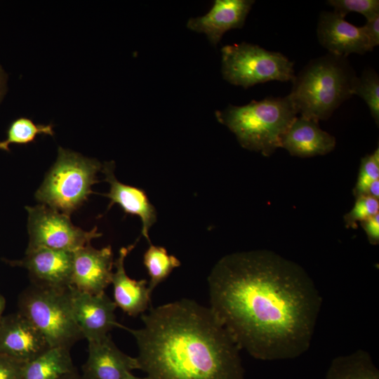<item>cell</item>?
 <instances>
[{
  "mask_svg": "<svg viewBox=\"0 0 379 379\" xmlns=\"http://www.w3.org/2000/svg\"><path fill=\"white\" fill-rule=\"evenodd\" d=\"M210 308L239 349L263 361L307 352L322 298L298 263L269 250L220 258L208 277Z\"/></svg>",
  "mask_w": 379,
  "mask_h": 379,
  "instance_id": "1",
  "label": "cell"
},
{
  "mask_svg": "<svg viewBox=\"0 0 379 379\" xmlns=\"http://www.w3.org/2000/svg\"><path fill=\"white\" fill-rule=\"evenodd\" d=\"M131 329L150 379H244L241 350L210 307L182 298L142 314Z\"/></svg>",
  "mask_w": 379,
  "mask_h": 379,
  "instance_id": "2",
  "label": "cell"
},
{
  "mask_svg": "<svg viewBox=\"0 0 379 379\" xmlns=\"http://www.w3.org/2000/svg\"><path fill=\"white\" fill-rule=\"evenodd\" d=\"M357 77L347 58L328 53L304 67L288 95L301 117L318 123L353 95Z\"/></svg>",
  "mask_w": 379,
  "mask_h": 379,
  "instance_id": "3",
  "label": "cell"
},
{
  "mask_svg": "<svg viewBox=\"0 0 379 379\" xmlns=\"http://www.w3.org/2000/svg\"><path fill=\"white\" fill-rule=\"evenodd\" d=\"M298 114L288 95L252 100L242 106L228 105L215 111V116L242 147L270 157L281 147V138Z\"/></svg>",
  "mask_w": 379,
  "mask_h": 379,
  "instance_id": "4",
  "label": "cell"
},
{
  "mask_svg": "<svg viewBox=\"0 0 379 379\" xmlns=\"http://www.w3.org/2000/svg\"><path fill=\"white\" fill-rule=\"evenodd\" d=\"M102 164L97 159L58 147L57 159L35 193L36 200L69 215L93 193Z\"/></svg>",
  "mask_w": 379,
  "mask_h": 379,
  "instance_id": "5",
  "label": "cell"
},
{
  "mask_svg": "<svg viewBox=\"0 0 379 379\" xmlns=\"http://www.w3.org/2000/svg\"><path fill=\"white\" fill-rule=\"evenodd\" d=\"M68 290L32 284L19 298V312L41 331L51 347L70 349L84 338L72 313Z\"/></svg>",
  "mask_w": 379,
  "mask_h": 379,
  "instance_id": "6",
  "label": "cell"
},
{
  "mask_svg": "<svg viewBox=\"0 0 379 379\" xmlns=\"http://www.w3.org/2000/svg\"><path fill=\"white\" fill-rule=\"evenodd\" d=\"M222 78L244 88L270 81H293V62L279 52L241 42L221 48Z\"/></svg>",
  "mask_w": 379,
  "mask_h": 379,
  "instance_id": "7",
  "label": "cell"
},
{
  "mask_svg": "<svg viewBox=\"0 0 379 379\" xmlns=\"http://www.w3.org/2000/svg\"><path fill=\"white\" fill-rule=\"evenodd\" d=\"M28 214L27 248H48L74 252L91 244L93 239L102 236L97 227L86 231L75 226L69 215L46 205L25 206Z\"/></svg>",
  "mask_w": 379,
  "mask_h": 379,
  "instance_id": "8",
  "label": "cell"
},
{
  "mask_svg": "<svg viewBox=\"0 0 379 379\" xmlns=\"http://www.w3.org/2000/svg\"><path fill=\"white\" fill-rule=\"evenodd\" d=\"M68 291L74 317L88 342L100 339L120 326L114 313L117 306L105 292L91 294L72 286Z\"/></svg>",
  "mask_w": 379,
  "mask_h": 379,
  "instance_id": "9",
  "label": "cell"
},
{
  "mask_svg": "<svg viewBox=\"0 0 379 379\" xmlns=\"http://www.w3.org/2000/svg\"><path fill=\"white\" fill-rule=\"evenodd\" d=\"M73 252L48 248H27L21 260H8L12 266L25 268L32 284L67 288L72 286Z\"/></svg>",
  "mask_w": 379,
  "mask_h": 379,
  "instance_id": "10",
  "label": "cell"
},
{
  "mask_svg": "<svg viewBox=\"0 0 379 379\" xmlns=\"http://www.w3.org/2000/svg\"><path fill=\"white\" fill-rule=\"evenodd\" d=\"M34 324L18 312L3 317L0 323V353L23 362L50 348Z\"/></svg>",
  "mask_w": 379,
  "mask_h": 379,
  "instance_id": "11",
  "label": "cell"
},
{
  "mask_svg": "<svg viewBox=\"0 0 379 379\" xmlns=\"http://www.w3.org/2000/svg\"><path fill=\"white\" fill-rule=\"evenodd\" d=\"M113 265L111 246H83L73 252L72 286L91 294L102 293L111 284Z\"/></svg>",
  "mask_w": 379,
  "mask_h": 379,
  "instance_id": "12",
  "label": "cell"
},
{
  "mask_svg": "<svg viewBox=\"0 0 379 379\" xmlns=\"http://www.w3.org/2000/svg\"><path fill=\"white\" fill-rule=\"evenodd\" d=\"M317 35L320 45L337 56L347 58L352 53L363 55L373 51L362 27L348 22L334 11L321 13Z\"/></svg>",
  "mask_w": 379,
  "mask_h": 379,
  "instance_id": "13",
  "label": "cell"
},
{
  "mask_svg": "<svg viewBox=\"0 0 379 379\" xmlns=\"http://www.w3.org/2000/svg\"><path fill=\"white\" fill-rule=\"evenodd\" d=\"M254 3L253 0H215L206 14L190 18L186 26L206 34L211 44L215 46L225 32L243 27Z\"/></svg>",
  "mask_w": 379,
  "mask_h": 379,
  "instance_id": "14",
  "label": "cell"
},
{
  "mask_svg": "<svg viewBox=\"0 0 379 379\" xmlns=\"http://www.w3.org/2000/svg\"><path fill=\"white\" fill-rule=\"evenodd\" d=\"M134 369H140L136 357L121 352L109 335L88 342V357L82 366L84 379H124Z\"/></svg>",
  "mask_w": 379,
  "mask_h": 379,
  "instance_id": "15",
  "label": "cell"
},
{
  "mask_svg": "<svg viewBox=\"0 0 379 379\" xmlns=\"http://www.w3.org/2000/svg\"><path fill=\"white\" fill-rule=\"evenodd\" d=\"M114 169L113 161L102 164L101 171L109 185V192L103 194L110 201L107 211L117 204L125 213L138 216L142 222V234L150 242L149 230L157 222V211L143 190L119 182L114 175Z\"/></svg>",
  "mask_w": 379,
  "mask_h": 379,
  "instance_id": "16",
  "label": "cell"
},
{
  "mask_svg": "<svg viewBox=\"0 0 379 379\" xmlns=\"http://www.w3.org/2000/svg\"><path fill=\"white\" fill-rule=\"evenodd\" d=\"M336 145L334 136L321 129L318 123L297 117L281 138V147L291 156L305 158L325 155Z\"/></svg>",
  "mask_w": 379,
  "mask_h": 379,
  "instance_id": "17",
  "label": "cell"
},
{
  "mask_svg": "<svg viewBox=\"0 0 379 379\" xmlns=\"http://www.w3.org/2000/svg\"><path fill=\"white\" fill-rule=\"evenodd\" d=\"M135 244L136 242L120 248L119 255L114 262L116 271L112 274L111 281L113 286L114 302L117 307L132 317L143 314L148 308L151 298L147 281L131 279L125 270V258Z\"/></svg>",
  "mask_w": 379,
  "mask_h": 379,
  "instance_id": "18",
  "label": "cell"
},
{
  "mask_svg": "<svg viewBox=\"0 0 379 379\" xmlns=\"http://www.w3.org/2000/svg\"><path fill=\"white\" fill-rule=\"evenodd\" d=\"M76 370L69 348L50 347L25 362L23 379H60Z\"/></svg>",
  "mask_w": 379,
  "mask_h": 379,
  "instance_id": "19",
  "label": "cell"
},
{
  "mask_svg": "<svg viewBox=\"0 0 379 379\" xmlns=\"http://www.w3.org/2000/svg\"><path fill=\"white\" fill-rule=\"evenodd\" d=\"M324 379H379V370L370 353L358 349L335 357Z\"/></svg>",
  "mask_w": 379,
  "mask_h": 379,
  "instance_id": "20",
  "label": "cell"
},
{
  "mask_svg": "<svg viewBox=\"0 0 379 379\" xmlns=\"http://www.w3.org/2000/svg\"><path fill=\"white\" fill-rule=\"evenodd\" d=\"M143 263L150 277L148 289L151 295L154 289L181 264L175 256L168 255L166 248L151 243L143 255Z\"/></svg>",
  "mask_w": 379,
  "mask_h": 379,
  "instance_id": "21",
  "label": "cell"
},
{
  "mask_svg": "<svg viewBox=\"0 0 379 379\" xmlns=\"http://www.w3.org/2000/svg\"><path fill=\"white\" fill-rule=\"evenodd\" d=\"M38 135H54L52 124H37L27 117H19L10 124L6 137L0 141V150L9 151L12 144L27 145L34 141Z\"/></svg>",
  "mask_w": 379,
  "mask_h": 379,
  "instance_id": "22",
  "label": "cell"
},
{
  "mask_svg": "<svg viewBox=\"0 0 379 379\" xmlns=\"http://www.w3.org/2000/svg\"><path fill=\"white\" fill-rule=\"evenodd\" d=\"M353 95L361 98L367 104L371 117L378 126L379 123V77L372 68L363 71L357 77Z\"/></svg>",
  "mask_w": 379,
  "mask_h": 379,
  "instance_id": "23",
  "label": "cell"
},
{
  "mask_svg": "<svg viewBox=\"0 0 379 379\" xmlns=\"http://www.w3.org/2000/svg\"><path fill=\"white\" fill-rule=\"evenodd\" d=\"M379 180V148L373 153L364 156L361 159L359 175L353 189V194L357 198L366 195L371 184Z\"/></svg>",
  "mask_w": 379,
  "mask_h": 379,
  "instance_id": "24",
  "label": "cell"
},
{
  "mask_svg": "<svg viewBox=\"0 0 379 379\" xmlns=\"http://www.w3.org/2000/svg\"><path fill=\"white\" fill-rule=\"evenodd\" d=\"M326 3L344 18L350 12L363 15L366 20L379 15L378 0H329Z\"/></svg>",
  "mask_w": 379,
  "mask_h": 379,
  "instance_id": "25",
  "label": "cell"
},
{
  "mask_svg": "<svg viewBox=\"0 0 379 379\" xmlns=\"http://www.w3.org/2000/svg\"><path fill=\"white\" fill-rule=\"evenodd\" d=\"M379 213V199L368 195L356 198L352 208L347 213L343 220L347 228H357V222H362Z\"/></svg>",
  "mask_w": 379,
  "mask_h": 379,
  "instance_id": "26",
  "label": "cell"
},
{
  "mask_svg": "<svg viewBox=\"0 0 379 379\" xmlns=\"http://www.w3.org/2000/svg\"><path fill=\"white\" fill-rule=\"evenodd\" d=\"M25 364L0 353V379H23Z\"/></svg>",
  "mask_w": 379,
  "mask_h": 379,
  "instance_id": "27",
  "label": "cell"
},
{
  "mask_svg": "<svg viewBox=\"0 0 379 379\" xmlns=\"http://www.w3.org/2000/svg\"><path fill=\"white\" fill-rule=\"evenodd\" d=\"M372 245L379 243V213L360 222Z\"/></svg>",
  "mask_w": 379,
  "mask_h": 379,
  "instance_id": "28",
  "label": "cell"
},
{
  "mask_svg": "<svg viewBox=\"0 0 379 379\" xmlns=\"http://www.w3.org/2000/svg\"><path fill=\"white\" fill-rule=\"evenodd\" d=\"M364 32L368 41L372 49L379 44V15L373 19L366 20V24L362 26Z\"/></svg>",
  "mask_w": 379,
  "mask_h": 379,
  "instance_id": "29",
  "label": "cell"
},
{
  "mask_svg": "<svg viewBox=\"0 0 379 379\" xmlns=\"http://www.w3.org/2000/svg\"><path fill=\"white\" fill-rule=\"evenodd\" d=\"M8 76L0 65V103L3 100L7 91Z\"/></svg>",
  "mask_w": 379,
  "mask_h": 379,
  "instance_id": "30",
  "label": "cell"
},
{
  "mask_svg": "<svg viewBox=\"0 0 379 379\" xmlns=\"http://www.w3.org/2000/svg\"><path fill=\"white\" fill-rule=\"evenodd\" d=\"M366 195L379 199V180H377L371 184Z\"/></svg>",
  "mask_w": 379,
  "mask_h": 379,
  "instance_id": "31",
  "label": "cell"
},
{
  "mask_svg": "<svg viewBox=\"0 0 379 379\" xmlns=\"http://www.w3.org/2000/svg\"><path fill=\"white\" fill-rule=\"evenodd\" d=\"M60 379H84L82 375H80L77 371H74L72 373H67L65 375H63Z\"/></svg>",
  "mask_w": 379,
  "mask_h": 379,
  "instance_id": "32",
  "label": "cell"
},
{
  "mask_svg": "<svg viewBox=\"0 0 379 379\" xmlns=\"http://www.w3.org/2000/svg\"><path fill=\"white\" fill-rule=\"evenodd\" d=\"M6 300L2 295L0 294V323L2 319V314L5 309Z\"/></svg>",
  "mask_w": 379,
  "mask_h": 379,
  "instance_id": "33",
  "label": "cell"
},
{
  "mask_svg": "<svg viewBox=\"0 0 379 379\" xmlns=\"http://www.w3.org/2000/svg\"><path fill=\"white\" fill-rule=\"evenodd\" d=\"M124 379H150V378H148L147 376L145 377V378H139V377H136V376H135L134 375H133V374L131 373H131H128L126 375V376L125 377Z\"/></svg>",
  "mask_w": 379,
  "mask_h": 379,
  "instance_id": "34",
  "label": "cell"
}]
</instances>
